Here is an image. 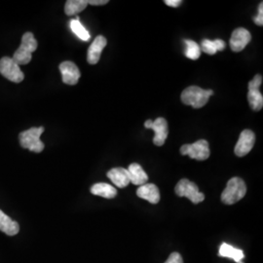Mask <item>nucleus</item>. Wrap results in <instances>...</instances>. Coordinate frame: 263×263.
Listing matches in <instances>:
<instances>
[{
    "label": "nucleus",
    "instance_id": "nucleus-4",
    "mask_svg": "<svg viewBox=\"0 0 263 263\" xmlns=\"http://www.w3.org/2000/svg\"><path fill=\"white\" fill-rule=\"evenodd\" d=\"M44 132L43 127L30 128L27 131L22 132L19 135L20 144L23 148L28 151L40 153L42 152L45 145L40 140L41 135Z\"/></svg>",
    "mask_w": 263,
    "mask_h": 263
},
{
    "label": "nucleus",
    "instance_id": "nucleus-23",
    "mask_svg": "<svg viewBox=\"0 0 263 263\" xmlns=\"http://www.w3.org/2000/svg\"><path fill=\"white\" fill-rule=\"evenodd\" d=\"M184 43L186 45L185 49V56L190 60H198L201 56V49L196 42L192 40H184Z\"/></svg>",
    "mask_w": 263,
    "mask_h": 263
},
{
    "label": "nucleus",
    "instance_id": "nucleus-1",
    "mask_svg": "<svg viewBox=\"0 0 263 263\" xmlns=\"http://www.w3.org/2000/svg\"><path fill=\"white\" fill-rule=\"evenodd\" d=\"M214 95L212 90H204L197 86L187 87L181 93V102L186 105H191L193 108H201L209 102L211 96Z\"/></svg>",
    "mask_w": 263,
    "mask_h": 263
},
{
    "label": "nucleus",
    "instance_id": "nucleus-20",
    "mask_svg": "<svg viewBox=\"0 0 263 263\" xmlns=\"http://www.w3.org/2000/svg\"><path fill=\"white\" fill-rule=\"evenodd\" d=\"M226 47V43L223 40L205 39L202 41L200 49H201V52H204L208 55H215L217 51H223Z\"/></svg>",
    "mask_w": 263,
    "mask_h": 263
},
{
    "label": "nucleus",
    "instance_id": "nucleus-19",
    "mask_svg": "<svg viewBox=\"0 0 263 263\" xmlns=\"http://www.w3.org/2000/svg\"><path fill=\"white\" fill-rule=\"evenodd\" d=\"M91 193L97 196L106 198V199H113L117 195V190L108 183L100 182V183H96L91 187Z\"/></svg>",
    "mask_w": 263,
    "mask_h": 263
},
{
    "label": "nucleus",
    "instance_id": "nucleus-18",
    "mask_svg": "<svg viewBox=\"0 0 263 263\" xmlns=\"http://www.w3.org/2000/svg\"><path fill=\"white\" fill-rule=\"evenodd\" d=\"M0 231L8 236L17 235L19 233L20 226L18 222L14 221L11 217L5 215L0 210Z\"/></svg>",
    "mask_w": 263,
    "mask_h": 263
},
{
    "label": "nucleus",
    "instance_id": "nucleus-15",
    "mask_svg": "<svg viewBox=\"0 0 263 263\" xmlns=\"http://www.w3.org/2000/svg\"><path fill=\"white\" fill-rule=\"evenodd\" d=\"M107 178L119 188L126 187L129 185V183H131L128 170L124 168H113L108 171Z\"/></svg>",
    "mask_w": 263,
    "mask_h": 263
},
{
    "label": "nucleus",
    "instance_id": "nucleus-21",
    "mask_svg": "<svg viewBox=\"0 0 263 263\" xmlns=\"http://www.w3.org/2000/svg\"><path fill=\"white\" fill-rule=\"evenodd\" d=\"M88 6V0H68L66 1L65 12L67 16H73Z\"/></svg>",
    "mask_w": 263,
    "mask_h": 263
},
{
    "label": "nucleus",
    "instance_id": "nucleus-24",
    "mask_svg": "<svg viewBox=\"0 0 263 263\" xmlns=\"http://www.w3.org/2000/svg\"><path fill=\"white\" fill-rule=\"evenodd\" d=\"M164 263H183V259L179 253H172L169 258Z\"/></svg>",
    "mask_w": 263,
    "mask_h": 263
},
{
    "label": "nucleus",
    "instance_id": "nucleus-3",
    "mask_svg": "<svg viewBox=\"0 0 263 263\" xmlns=\"http://www.w3.org/2000/svg\"><path fill=\"white\" fill-rule=\"evenodd\" d=\"M247 186L244 180L240 178H232L228 180L226 188L221 194V201L226 205H233L245 197Z\"/></svg>",
    "mask_w": 263,
    "mask_h": 263
},
{
    "label": "nucleus",
    "instance_id": "nucleus-16",
    "mask_svg": "<svg viewBox=\"0 0 263 263\" xmlns=\"http://www.w3.org/2000/svg\"><path fill=\"white\" fill-rule=\"evenodd\" d=\"M127 170H128V173L130 176V181L133 184L141 186L147 182L148 176L144 172V170L142 169V167L140 164L133 163Z\"/></svg>",
    "mask_w": 263,
    "mask_h": 263
},
{
    "label": "nucleus",
    "instance_id": "nucleus-9",
    "mask_svg": "<svg viewBox=\"0 0 263 263\" xmlns=\"http://www.w3.org/2000/svg\"><path fill=\"white\" fill-rule=\"evenodd\" d=\"M144 127L146 129H151L155 133V136L153 138V143L157 146H162L164 142L167 140L168 137V123L165 118L159 117L155 121L147 120L144 123Z\"/></svg>",
    "mask_w": 263,
    "mask_h": 263
},
{
    "label": "nucleus",
    "instance_id": "nucleus-27",
    "mask_svg": "<svg viewBox=\"0 0 263 263\" xmlns=\"http://www.w3.org/2000/svg\"><path fill=\"white\" fill-rule=\"evenodd\" d=\"M165 4L170 7H179L181 4L180 0H165Z\"/></svg>",
    "mask_w": 263,
    "mask_h": 263
},
{
    "label": "nucleus",
    "instance_id": "nucleus-14",
    "mask_svg": "<svg viewBox=\"0 0 263 263\" xmlns=\"http://www.w3.org/2000/svg\"><path fill=\"white\" fill-rule=\"evenodd\" d=\"M138 197L148 201L151 204H158L160 201V192L158 187L153 183H145L138 188Z\"/></svg>",
    "mask_w": 263,
    "mask_h": 263
},
{
    "label": "nucleus",
    "instance_id": "nucleus-25",
    "mask_svg": "<svg viewBox=\"0 0 263 263\" xmlns=\"http://www.w3.org/2000/svg\"><path fill=\"white\" fill-rule=\"evenodd\" d=\"M263 3H260L259 7H258V14L256 17H254V22L255 25L257 26H263Z\"/></svg>",
    "mask_w": 263,
    "mask_h": 263
},
{
    "label": "nucleus",
    "instance_id": "nucleus-12",
    "mask_svg": "<svg viewBox=\"0 0 263 263\" xmlns=\"http://www.w3.org/2000/svg\"><path fill=\"white\" fill-rule=\"evenodd\" d=\"M63 82L67 85H76L80 78V70L74 63L66 61L60 65Z\"/></svg>",
    "mask_w": 263,
    "mask_h": 263
},
{
    "label": "nucleus",
    "instance_id": "nucleus-10",
    "mask_svg": "<svg viewBox=\"0 0 263 263\" xmlns=\"http://www.w3.org/2000/svg\"><path fill=\"white\" fill-rule=\"evenodd\" d=\"M255 142V135L251 130H244L241 133L236 143L234 152L238 157H244L253 149Z\"/></svg>",
    "mask_w": 263,
    "mask_h": 263
},
{
    "label": "nucleus",
    "instance_id": "nucleus-26",
    "mask_svg": "<svg viewBox=\"0 0 263 263\" xmlns=\"http://www.w3.org/2000/svg\"><path fill=\"white\" fill-rule=\"evenodd\" d=\"M108 3V0H88V4L93 6H100V5H105Z\"/></svg>",
    "mask_w": 263,
    "mask_h": 263
},
{
    "label": "nucleus",
    "instance_id": "nucleus-22",
    "mask_svg": "<svg viewBox=\"0 0 263 263\" xmlns=\"http://www.w3.org/2000/svg\"><path fill=\"white\" fill-rule=\"evenodd\" d=\"M70 28L73 31V33L76 36L80 38L83 41H89L90 40V33L89 31L83 27V25L80 23V21L78 18L74 20H71L70 22Z\"/></svg>",
    "mask_w": 263,
    "mask_h": 263
},
{
    "label": "nucleus",
    "instance_id": "nucleus-7",
    "mask_svg": "<svg viewBox=\"0 0 263 263\" xmlns=\"http://www.w3.org/2000/svg\"><path fill=\"white\" fill-rule=\"evenodd\" d=\"M0 74L14 83H20L25 79V74L21 70L19 65L9 57H3L0 60Z\"/></svg>",
    "mask_w": 263,
    "mask_h": 263
},
{
    "label": "nucleus",
    "instance_id": "nucleus-6",
    "mask_svg": "<svg viewBox=\"0 0 263 263\" xmlns=\"http://www.w3.org/2000/svg\"><path fill=\"white\" fill-rule=\"evenodd\" d=\"M181 155H188L192 159L204 161L210 157V146L206 140H200L192 144H184L180 147Z\"/></svg>",
    "mask_w": 263,
    "mask_h": 263
},
{
    "label": "nucleus",
    "instance_id": "nucleus-2",
    "mask_svg": "<svg viewBox=\"0 0 263 263\" xmlns=\"http://www.w3.org/2000/svg\"><path fill=\"white\" fill-rule=\"evenodd\" d=\"M37 40L34 38L33 33L26 32L22 37L21 46L14 53V56L12 59L19 66L28 65L31 61L32 53L37 49Z\"/></svg>",
    "mask_w": 263,
    "mask_h": 263
},
{
    "label": "nucleus",
    "instance_id": "nucleus-17",
    "mask_svg": "<svg viewBox=\"0 0 263 263\" xmlns=\"http://www.w3.org/2000/svg\"><path fill=\"white\" fill-rule=\"evenodd\" d=\"M218 255L221 257L231 258L237 263H244L243 262V258L245 257L244 252L240 249H236L231 245L222 243L219 248Z\"/></svg>",
    "mask_w": 263,
    "mask_h": 263
},
{
    "label": "nucleus",
    "instance_id": "nucleus-5",
    "mask_svg": "<svg viewBox=\"0 0 263 263\" xmlns=\"http://www.w3.org/2000/svg\"><path fill=\"white\" fill-rule=\"evenodd\" d=\"M175 191L178 196L188 198L193 204H199L205 200V195L199 192L197 184L189 179H180L175 188Z\"/></svg>",
    "mask_w": 263,
    "mask_h": 263
},
{
    "label": "nucleus",
    "instance_id": "nucleus-13",
    "mask_svg": "<svg viewBox=\"0 0 263 263\" xmlns=\"http://www.w3.org/2000/svg\"><path fill=\"white\" fill-rule=\"evenodd\" d=\"M106 38L103 35H99L95 38L94 42L89 47L87 53V61L90 65H96L99 63L102 52L106 46Z\"/></svg>",
    "mask_w": 263,
    "mask_h": 263
},
{
    "label": "nucleus",
    "instance_id": "nucleus-11",
    "mask_svg": "<svg viewBox=\"0 0 263 263\" xmlns=\"http://www.w3.org/2000/svg\"><path fill=\"white\" fill-rule=\"evenodd\" d=\"M252 35L248 29L244 28H236L230 38V48L233 52H241L250 43Z\"/></svg>",
    "mask_w": 263,
    "mask_h": 263
},
{
    "label": "nucleus",
    "instance_id": "nucleus-8",
    "mask_svg": "<svg viewBox=\"0 0 263 263\" xmlns=\"http://www.w3.org/2000/svg\"><path fill=\"white\" fill-rule=\"evenodd\" d=\"M262 83V76L256 74L254 78L249 82V93H248V101L251 108L254 111H259L263 107V96L259 87Z\"/></svg>",
    "mask_w": 263,
    "mask_h": 263
}]
</instances>
